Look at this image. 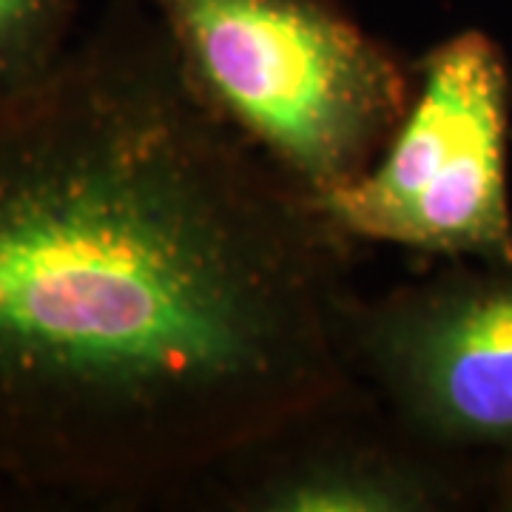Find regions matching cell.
I'll use <instances>...</instances> for the list:
<instances>
[{
  "mask_svg": "<svg viewBox=\"0 0 512 512\" xmlns=\"http://www.w3.org/2000/svg\"><path fill=\"white\" fill-rule=\"evenodd\" d=\"M353 245L111 0L0 106V493L180 498L348 396Z\"/></svg>",
  "mask_w": 512,
  "mask_h": 512,
  "instance_id": "cell-1",
  "label": "cell"
},
{
  "mask_svg": "<svg viewBox=\"0 0 512 512\" xmlns=\"http://www.w3.org/2000/svg\"><path fill=\"white\" fill-rule=\"evenodd\" d=\"M188 77L313 197L365 174L416 69L339 0H146Z\"/></svg>",
  "mask_w": 512,
  "mask_h": 512,
  "instance_id": "cell-2",
  "label": "cell"
},
{
  "mask_svg": "<svg viewBox=\"0 0 512 512\" xmlns=\"http://www.w3.org/2000/svg\"><path fill=\"white\" fill-rule=\"evenodd\" d=\"M413 69V100L376 163L316 202L353 242L512 265L507 57L487 32L464 29Z\"/></svg>",
  "mask_w": 512,
  "mask_h": 512,
  "instance_id": "cell-3",
  "label": "cell"
},
{
  "mask_svg": "<svg viewBox=\"0 0 512 512\" xmlns=\"http://www.w3.org/2000/svg\"><path fill=\"white\" fill-rule=\"evenodd\" d=\"M348 353L356 382L421 444L453 458L512 447V265L359 296Z\"/></svg>",
  "mask_w": 512,
  "mask_h": 512,
  "instance_id": "cell-4",
  "label": "cell"
},
{
  "mask_svg": "<svg viewBox=\"0 0 512 512\" xmlns=\"http://www.w3.org/2000/svg\"><path fill=\"white\" fill-rule=\"evenodd\" d=\"M211 478L242 512H441L464 495L456 458L404 433L362 384Z\"/></svg>",
  "mask_w": 512,
  "mask_h": 512,
  "instance_id": "cell-5",
  "label": "cell"
},
{
  "mask_svg": "<svg viewBox=\"0 0 512 512\" xmlns=\"http://www.w3.org/2000/svg\"><path fill=\"white\" fill-rule=\"evenodd\" d=\"M83 0H0V106L55 72L72 49Z\"/></svg>",
  "mask_w": 512,
  "mask_h": 512,
  "instance_id": "cell-6",
  "label": "cell"
},
{
  "mask_svg": "<svg viewBox=\"0 0 512 512\" xmlns=\"http://www.w3.org/2000/svg\"><path fill=\"white\" fill-rule=\"evenodd\" d=\"M507 507H510V510H512V493L507 495Z\"/></svg>",
  "mask_w": 512,
  "mask_h": 512,
  "instance_id": "cell-7",
  "label": "cell"
}]
</instances>
